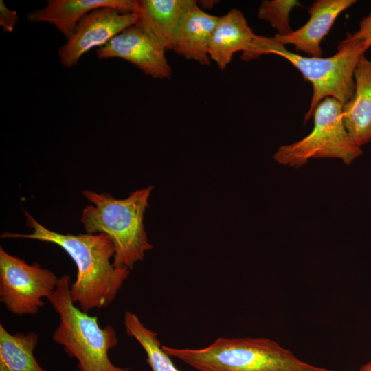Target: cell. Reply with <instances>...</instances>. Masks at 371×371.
<instances>
[{
  "label": "cell",
  "instance_id": "1",
  "mask_svg": "<svg viewBox=\"0 0 371 371\" xmlns=\"http://www.w3.org/2000/svg\"><path fill=\"white\" fill-rule=\"evenodd\" d=\"M31 234L3 232L1 238H23L56 244L71 258L77 267L76 281L70 285L74 303L88 313L108 306L115 298L130 271L111 262L115 249L111 238L103 233L60 234L47 229L25 211Z\"/></svg>",
  "mask_w": 371,
  "mask_h": 371
},
{
  "label": "cell",
  "instance_id": "2",
  "mask_svg": "<svg viewBox=\"0 0 371 371\" xmlns=\"http://www.w3.org/2000/svg\"><path fill=\"white\" fill-rule=\"evenodd\" d=\"M365 52L361 41L351 34L339 43L337 53L327 58L302 56L289 51L272 37L256 35L249 52L243 54L241 58L249 60L263 54H277L297 69L313 87L306 122L326 98H333L343 105L350 100L355 91V69Z\"/></svg>",
  "mask_w": 371,
  "mask_h": 371
},
{
  "label": "cell",
  "instance_id": "3",
  "mask_svg": "<svg viewBox=\"0 0 371 371\" xmlns=\"http://www.w3.org/2000/svg\"><path fill=\"white\" fill-rule=\"evenodd\" d=\"M153 188L136 190L124 199H116L109 193L82 192L94 205L84 208L80 221L87 233H103L111 238L115 249L113 264L116 267L132 269L152 248L143 219Z\"/></svg>",
  "mask_w": 371,
  "mask_h": 371
},
{
  "label": "cell",
  "instance_id": "4",
  "mask_svg": "<svg viewBox=\"0 0 371 371\" xmlns=\"http://www.w3.org/2000/svg\"><path fill=\"white\" fill-rule=\"evenodd\" d=\"M162 348L199 371H338L304 361L265 338L221 337L201 349Z\"/></svg>",
  "mask_w": 371,
  "mask_h": 371
},
{
  "label": "cell",
  "instance_id": "5",
  "mask_svg": "<svg viewBox=\"0 0 371 371\" xmlns=\"http://www.w3.org/2000/svg\"><path fill=\"white\" fill-rule=\"evenodd\" d=\"M70 279L67 275L59 278L55 291L47 298L60 317L53 341L76 359L80 371H128V368L113 365L109 357V350L118 344L115 329L111 326L101 328L96 316L74 305L70 295Z\"/></svg>",
  "mask_w": 371,
  "mask_h": 371
},
{
  "label": "cell",
  "instance_id": "6",
  "mask_svg": "<svg viewBox=\"0 0 371 371\" xmlns=\"http://www.w3.org/2000/svg\"><path fill=\"white\" fill-rule=\"evenodd\" d=\"M314 126L303 139L280 146L273 155L280 164L299 168L313 158H337L350 164L362 154L350 139L343 119V104L326 98L313 113Z\"/></svg>",
  "mask_w": 371,
  "mask_h": 371
},
{
  "label": "cell",
  "instance_id": "7",
  "mask_svg": "<svg viewBox=\"0 0 371 371\" xmlns=\"http://www.w3.org/2000/svg\"><path fill=\"white\" fill-rule=\"evenodd\" d=\"M59 278L37 262L23 259L0 247V300L12 313L35 315L55 291Z\"/></svg>",
  "mask_w": 371,
  "mask_h": 371
},
{
  "label": "cell",
  "instance_id": "8",
  "mask_svg": "<svg viewBox=\"0 0 371 371\" xmlns=\"http://www.w3.org/2000/svg\"><path fill=\"white\" fill-rule=\"evenodd\" d=\"M138 19L137 13L122 12L109 7L87 13L72 36L59 48L60 63L67 68L76 66L85 54L104 46L125 29L136 25Z\"/></svg>",
  "mask_w": 371,
  "mask_h": 371
},
{
  "label": "cell",
  "instance_id": "9",
  "mask_svg": "<svg viewBox=\"0 0 371 371\" xmlns=\"http://www.w3.org/2000/svg\"><path fill=\"white\" fill-rule=\"evenodd\" d=\"M166 50L137 25L131 26L96 49L99 59L120 58L128 61L145 75L170 79L172 67Z\"/></svg>",
  "mask_w": 371,
  "mask_h": 371
},
{
  "label": "cell",
  "instance_id": "10",
  "mask_svg": "<svg viewBox=\"0 0 371 371\" xmlns=\"http://www.w3.org/2000/svg\"><path fill=\"white\" fill-rule=\"evenodd\" d=\"M103 7L122 12L138 13L137 0H47L46 5L27 15L30 22L53 25L67 40L74 33L80 21L89 12Z\"/></svg>",
  "mask_w": 371,
  "mask_h": 371
},
{
  "label": "cell",
  "instance_id": "11",
  "mask_svg": "<svg viewBox=\"0 0 371 371\" xmlns=\"http://www.w3.org/2000/svg\"><path fill=\"white\" fill-rule=\"evenodd\" d=\"M357 2L355 0H317L308 8V21L300 28L285 36L274 35L280 45H293L297 52L322 57L321 42L330 30L337 16Z\"/></svg>",
  "mask_w": 371,
  "mask_h": 371
},
{
  "label": "cell",
  "instance_id": "12",
  "mask_svg": "<svg viewBox=\"0 0 371 371\" xmlns=\"http://www.w3.org/2000/svg\"><path fill=\"white\" fill-rule=\"evenodd\" d=\"M218 19L219 16L205 12L196 1L183 15L171 49L186 59L208 65L211 61L208 52L210 41Z\"/></svg>",
  "mask_w": 371,
  "mask_h": 371
},
{
  "label": "cell",
  "instance_id": "13",
  "mask_svg": "<svg viewBox=\"0 0 371 371\" xmlns=\"http://www.w3.org/2000/svg\"><path fill=\"white\" fill-rule=\"evenodd\" d=\"M345 127L358 146L371 142V60L363 54L355 72V91L343 105Z\"/></svg>",
  "mask_w": 371,
  "mask_h": 371
},
{
  "label": "cell",
  "instance_id": "14",
  "mask_svg": "<svg viewBox=\"0 0 371 371\" xmlns=\"http://www.w3.org/2000/svg\"><path fill=\"white\" fill-rule=\"evenodd\" d=\"M255 36L243 12L231 9L219 16L211 36L208 50L210 60L219 69L224 70L235 53L245 54L250 50Z\"/></svg>",
  "mask_w": 371,
  "mask_h": 371
},
{
  "label": "cell",
  "instance_id": "15",
  "mask_svg": "<svg viewBox=\"0 0 371 371\" xmlns=\"http://www.w3.org/2000/svg\"><path fill=\"white\" fill-rule=\"evenodd\" d=\"M194 3V0H140L135 25L164 49H171L177 26Z\"/></svg>",
  "mask_w": 371,
  "mask_h": 371
},
{
  "label": "cell",
  "instance_id": "16",
  "mask_svg": "<svg viewBox=\"0 0 371 371\" xmlns=\"http://www.w3.org/2000/svg\"><path fill=\"white\" fill-rule=\"evenodd\" d=\"M38 342L35 333L10 334L0 324V371H45L34 350Z\"/></svg>",
  "mask_w": 371,
  "mask_h": 371
},
{
  "label": "cell",
  "instance_id": "17",
  "mask_svg": "<svg viewBox=\"0 0 371 371\" xmlns=\"http://www.w3.org/2000/svg\"><path fill=\"white\" fill-rule=\"evenodd\" d=\"M126 333L135 338L144 350L146 361L152 371H180L162 348L157 334L146 328L138 317L132 312L124 315Z\"/></svg>",
  "mask_w": 371,
  "mask_h": 371
},
{
  "label": "cell",
  "instance_id": "18",
  "mask_svg": "<svg viewBox=\"0 0 371 371\" xmlns=\"http://www.w3.org/2000/svg\"><path fill=\"white\" fill-rule=\"evenodd\" d=\"M301 7L297 0H265L258 10V17L269 22L277 30V34L285 36L293 32L289 14L295 7Z\"/></svg>",
  "mask_w": 371,
  "mask_h": 371
},
{
  "label": "cell",
  "instance_id": "19",
  "mask_svg": "<svg viewBox=\"0 0 371 371\" xmlns=\"http://www.w3.org/2000/svg\"><path fill=\"white\" fill-rule=\"evenodd\" d=\"M18 14L16 10L8 8L3 0L0 1V26L3 32L11 33L13 32L17 22Z\"/></svg>",
  "mask_w": 371,
  "mask_h": 371
},
{
  "label": "cell",
  "instance_id": "20",
  "mask_svg": "<svg viewBox=\"0 0 371 371\" xmlns=\"http://www.w3.org/2000/svg\"><path fill=\"white\" fill-rule=\"evenodd\" d=\"M351 35L361 41L365 52L371 47V10L360 21L359 30Z\"/></svg>",
  "mask_w": 371,
  "mask_h": 371
},
{
  "label": "cell",
  "instance_id": "21",
  "mask_svg": "<svg viewBox=\"0 0 371 371\" xmlns=\"http://www.w3.org/2000/svg\"><path fill=\"white\" fill-rule=\"evenodd\" d=\"M359 371H371V359L365 364H363L360 368Z\"/></svg>",
  "mask_w": 371,
  "mask_h": 371
}]
</instances>
